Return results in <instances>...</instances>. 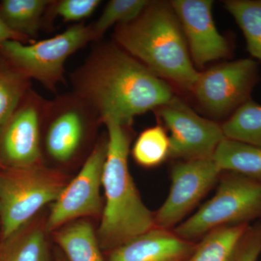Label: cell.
<instances>
[{"mask_svg":"<svg viewBox=\"0 0 261 261\" xmlns=\"http://www.w3.org/2000/svg\"><path fill=\"white\" fill-rule=\"evenodd\" d=\"M99 124L97 112L73 92L47 100L41 123L42 156L59 164L72 162Z\"/></svg>","mask_w":261,"mask_h":261,"instance_id":"52a82bcc","label":"cell"},{"mask_svg":"<svg viewBox=\"0 0 261 261\" xmlns=\"http://www.w3.org/2000/svg\"><path fill=\"white\" fill-rule=\"evenodd\" d=\"M132 152L141 166H160L170 156L169 137L166 128L157 125L144 130L135 141Z\"/></svg>","mask_w":261,"mask_h":261,"instance_id":"7402d4cb","label":"cell"},{"mask_svg":"<svg viewBox=\"0 0 261 261\" xmlns=\"http://www.w3.org/2000/svg\"><path fill=\"white\" fill-rule=\"evenodd\" d=\"M29 79L13 68L0 56V130L16 111L29 92Z\"/></svg>","mask_w":261,"mask_h":261,"instance_id":"ffe728a7","label":"cell"},{"mask_svg":"<svg viewBox=\"0 0 261 261\" xmlns=\"http://www.w3.org/2000/svg\"><path fill=\"white\" fill-rule=\"evenodd\" d=\"M260 254L261 221H258L247 228L229 261H257Z\"/></svg>","mask_w":261,"mask_h":261,"instance_id":"484cf974","label":"cell"},{"mask_svg":"<svg viewBox=\"0 0 261 261\" xmlns=\"http://www.w3.org/2000/svg\"><path fill=\"white\" fill-rule=\"evenodd\" d=\"M260 80L259 65L250 58L226 62L200 73L192 92L211 116H231L251 99Z\"/></svg>","mask_w":261,"mask_h":261,"instance_id":"ba28073f","label":"cell"},{"mask_svg":"<svg viewBox=\"0 0 261 261\" xmlns=\"http://www.w3.org/2000/svg\"><path fill=\"white\" fill-rule=\"evenodd\" d=\"M250 225H228L211 230L201 238L187 261H229L239 240Z\"/></svg>","mask_w":261,"mask_h":261,"instance_id":"ac0fdd59","label":"cell"},{"mask_svg":"<svg viewBox=\"0 0 261 261\" xmlns=\"http://www.w3.org/2000/svg\"><path fill=\"white\" fill-rule=\"evenodd\" d=\"M50 3L51 0H3L0 16L10 30L35 41Z\"/></svg>","mask_w":261,"mask_h":261,"instance_id":"9a60e30c","label":"cell"},{"mask_svg":"<svg viewBox=\"0 0 261 261\" xmlns=\"http://www.w3.org/2000/svg\"><path fill=\"white\" fill-rule=\"evenodd\" d=\"M108 136L96 142L82 169L65 185L53 202L45 229L53 231L68 221L99 214L102 207L100 190L107 153Z\"/></svg>","mask_w":261,"mask_h":261,"instance_id":"30bf717a","label":"cell"},{"mask_svg":"<svg viewBox=\"0 0 261 261\" xmlns=\"http://www.w3.org/2000/svg\"><path fill=\"white\" fill-rule=\"evenodd\" d=\"M213 159L222 171L240 173L261 181V147L225 137Z\"/></svg>","mask_w":261,"mask_h":261,"instance_id":"2e32d148","label":"cell"},{"mask_svg":"<svg viewBox=\"0 0 261 261\" xmlns=\"http://www.w3.org/2000/svg\"><path fill=\"white\" fill-rule=\"evenodd\" d=\"M92 42L95 39L91 25L79 23L38 42L8 41L0 47V56L29 80L37 81L49 92L56 93L58 86L66 83L67 60Z\"/></svg>","mask_w":261,"mask_h":261,"instance_id":"277c9868","label":"cell"},{"mask_svg":"<svg viewBox=\"0 0 261 261\" xmlns=\"http://www.w3.org/2000/svg\"><path fill=\"white\" fill-rule=\"evenodd\" d=\"M72 92L97 112L102 123L132 125L135 117L161 107L171 86L116 43H98L70 75Z\"/></svg>","mask_w":261,"mask_h":261,"instance_id":"6da1fadb","label":"cell"},{"mask_svg":"<svg viewBox=\"0 0 261 261\" xmlns=\"http://www.w3.org/2000/svg\"><path fill=\"white\" fill-rule=\"evenodd\" d=\"M56 242L69 261H103L92 225L79 221L55 233Z\"/></svg>","mask_w":261,"mask_h":261,"instance_id":"e0dca14e","label":"cell"},{"mask_svg":"<svg viewBox=\"0 0 261 261\" xmlns=\"http://www.w3.org/2000/svg\"><path fill=\"white\" fill-rule=\"evenodd\" d=\"M102 2L99 0H58L51 1L46 20L58 16L66 22H78L93 14Z\"/></svg>","mask_w":261,"mask_h":261,"instance_id":"d4e9b609","label":"cell"},{"mask_svg":"<svg viewBox=\"0 0 261 261\" xmlns=\"http://www.w3.org/2000/svg\"><path fill=\"white\" fill-rule=\"evenodd\" d=\"M0 261H48L47 242L40 228H32L12 237Z\"/></svg>","mask_w":261,"mask_h":261,"instance_id":"603a6c76","label":"cell"},{"mask_svg":"<svg viewBox=\"0 0 261 261\" xmlns=\"http://www.w3.org/2000/svg\"><path fill=\"white\" fill-rule=\"evenodd\" d=\"M223 171L212 159L181 161L173 164L167 199L154 214V224L173 229L219 181Z\"/></svg>","mask_w":261,"mask_h":261,"instance_id":"8fae6325","label":"cell"},{"mask_svg":"<svg viewBox=\"0 0 261 261\" xmlns=\"http://www.w3.org/2000/svg\"><path fill=\"white\" fill-rule=\"evenodd\" d=\"M257 219L261 220V181L223 171L216 195L173 230L194 241L220 226L250 224Z\"/></svg>","mask_w":261,"mask_h":261,"instance_id":"5b68a950","label":"cell"},{"mask_svg":"<svg viewBox=\"0 0 261 261\" xmlns=\"http://www.w3.org/2000/svg\"><path fill=\"white\" fill-rule=\"evenodd\" d=\"M63 174L42 164L10 168L0 174L2 233L8 240L65 187Z\"/></svg>","mask_w":261,"mask_h":261,"instance_id":"8992f818","label":"cell"},{"mask_svg":"<svg viewBox=\"0 0 261 261\" xmlns=\"http://www.w3.org/2000/svg\"><path fill=\"white\" fill-rule=\"evenodd\" d=\"M197 244L154 226L111 250L109 261H187Z\"/></svg>","mask_w":261,"mask_h":261,"instance_id":"5bb4252c","label":"cell"},{"mask_svg":"<svg viewBox=\"0 0 261 261\" xmlns=\"http://www.w3.org/2000/svg\"><path fill=\"white\" fill-rule=\"evenodd\" d=\"M154 111L170 132L169 158L181 161L212 159L225 138L221 125L199 116L175 96Z\"/></svg>","mask_w":261,"mask_h":261,"instance_id":"9c48e42d","label":"cell"},{"mask_svg":"<svg viewBox=\"0 0 261 261\" xmlns=\"http://www.w3.org/2000/svg\"><path fill=\"white\" fill-rule=\"evenodd\" d=\"M15 40L23 43H31L34 41L29 40L27 38L22 37L16 33L13 32L8 28L4 20L0 16V47L8 41Z\"/></svg>","mask_w":261,"mask_h":261,"instance_id":"4316f807","label":"cell"},{"mask_svg":"<svg viewBox=\"0 0 261 261\" xmlns=\"http://www.w3.org/2000/svg\"><path fill=\"white\" fill-rule=\"evenodd\" d=\"M181 24L194 64L202 67L231 54L227 39L216 28L211 0H172L169 2Z\"/></svg>","mask_w":261,"mask_h":261,"instance_id":"4fadbf2b","label":"cell"},{"mask_svg":"<svg viewBox=\"0 0 261 261\" xmlns=\"http://www.w3.org/2000/svg\"><path fill=\"white\" fill-rule=\"evenodd\" d=\"M226 138L261 147V105L250 99L221 125Z\"/></svg>","mask_w":261,"mask_h":261,"instance_id":"44dd1931","label":"cell"},{"mask_svg":"<svg viewBox=\"0 0 261 261\" xmlns=\"http://www.w3.org/2000/svg\"><path fill=\"white\" fill-rule=\"evenodd\" d=\"M47 99L30 89L0 130V159L10 168L42 164L41 123Z\"/></svg>","mask_w":261,"mask_h":261,"instance_id":"7c38bea8","label":"cell"},{"mask_svg":"<svg viewBox=\"0 0 261 261\" xmlns=\"http://www.w3.org/2000/svg\"><path fill=\"white\" fill-rule=\"evenodd\" d=\"M113 37L115 43L160 78L192 91L200 73L170 3L149 1L135 20L116 25Z\"/></svg>","mask_w":261,"mask_h":261,"instance_id":"7a4b0ae2","label":"cell"},{"mask_svg":"<svg viewBox=\"0 0 261 261\" xmlns=\"http://www.w3.org/2000/svg\"><path fill=\"white\" fill-rule=\"evenodd\" d=\"M149 3L147 0H111L108 2L97 21L91 24L95 42H99L105 33L113 25L116 27L135 20Z\"/></svg>","mask_w":261,"mask_h":261,"instance_id":"cb8c5ba5","label":"cell"},{"mask_svg":"<svg viewBox=\"0 0 261 261\" xmlns=\"http://www.w3.org/2000/svg\"><path fill=\"white\" fill-rule=\"evenodd\" d=\"M107 127L108 147L102 185L106 205L98 230L99 246L111 250L155 226L154 214L146 207L128 168L132 125L115 121Z\"/></svg>","mask_w":261,"mask_h":261,"instance_id":"3957f363","label":"cell"},{"mask_svg":"<svg viewBox=\"0 0 261 261\" xmlns=\"http://www.w3.org/2000/svg\"><path fill=\"white\" fill-rule=\"evenodd\" d=\"M260 221H261V220H260Z\"/></svg>","mask_w":261,"mask_h":261,"instance_id":"83f0119b","label":"cell"},{"mask_svg":"<svg viewBox=\"0 0 261 261\" xmlns=\"http://www.w3.org/2000/svg\"><path fill=\"white\" fill-rule=\"evenodd\" d=\"M224 5L243 32L247 51L261 61V0H226Z\"/></svg>","mask_w":261,"mask_h":261,"instance_id":"d6986e66","label":"cell"}]
</instances>
